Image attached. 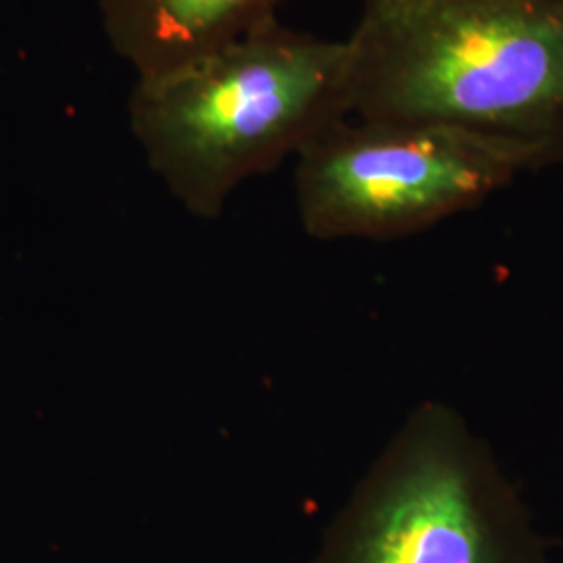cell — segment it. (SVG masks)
I'll return each instance as SVG.
<instances>
[{
    "instance_id": "1",
    "label": "cell",
    "mask_w": 563,
    "mask_h": 563,
    "mask_svg": "<svg viewBox=\"0 0 563 563\" xmlns=\"http://www.w3.org/2000/svg\"><path fill=\"white\" fill-rule=\"evenodd\" d=\"M351 113L504 142L563 163V0H363Z\"/></svg>"
},
{
    "instance_id": "2",
    "label": "cell",
    "mask_w": 563,
    "mask_h": 563,
    "mask_svg": "<svg viewBox=\"0 0 563 563\" xmlns=\"http://www.w3.org/2000/svg\"><path fill=\"white\" fill-rule=\"evenodd\" d=\"M130 128L181 207L216 220L242 181L351 115V53L267 20L174 69L141 76Z\"/></svg>"
},
{
    "instance_id": "3",
    "label": "cell",
    "mask_w": 563,
    "mask_h": 563,
    "mask_svg": "<svg viewBox=\"0 0 563 563\" xmlns=\"http://www.w3.org/2000/svg\"><path fill=\"white\" fill-rule=\"evenodd\" d=\"M316 563H549L490 444L441 401L418 405L332 523Z\"/></svg>"
},
{
    "instance_id": "4",
    "label": "cell",
    "mask_w": 563,
    "mask_h": 563,
    "mask_svg": "<svg viewBox=\"0 0 563 563\" xmlns=\"http://www.w3.org/2000/svg\"><path fill=\"white\" fill-rule=\"evenodd\" d=\"M295 197L318 241L422 232L532 172L522 151L434 123L346 118L297 153Z\"/></svg>"
},
{
    "instance_id": "5",
    "label": "cell",
    "mask_w": 563,
    "mask_h": 563,
    "mask_svg": "<svg viewBox=\"0 0 563 563\" xmlns=\"http://www.w3.org/2000/svg\"><path fill=\"white\" fill-rule=\"evenodd\" d=\"M280 0H99L104 34L139 78L174 69L276 18Z\"/></svg>"
}]
</instances>
